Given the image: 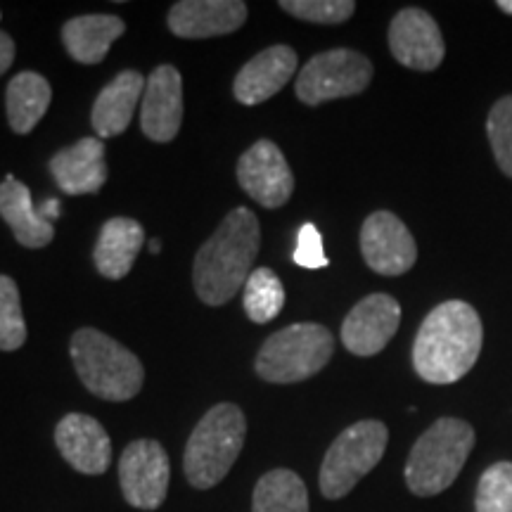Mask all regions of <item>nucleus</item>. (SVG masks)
<instances>
[{
  "label": "nucleus",
  "mask_w": 512,
  "mask_h": 512,
  "mask_svg": "<svg viewBox=\"0 0 512 512\" xmlns=\"http://www.w3.org/2000/svg\"><path fill=\"white\" fill-rule=\"evenodd\" d=\"M486 133H489L491 150L505 176L512 178V95H505L491 107L486 119Z\"/></svg>",
  "instance_id": "obj_28"
},
{
  "label": "nucleus",
  "mask_w": 512,
  "mask_h": 512,
  "mask_svg": "<svg viewBox=\"0 0 512 512\" xmlns=\"http://www.w3.org/2000/svg\"><path fill=\"white\" fill-rule=\"evenodd\" d=\"M124 31V19L117 15H83L64 24L62 43L76 62L100 64Z\"/></svg>",
  "instance_id": "obj_22"
},
{
  "label": "nucleus",
  "mask_w": 512,
  "mask_h": 512,
  "mask_svg": "<svg viewBox=\"0 0 512 512\" xmlns=\"http://www.w3.org/2000/svg\"><path fill=\"white\" fill-rule=\"evenodd\" d=\"M261 228L252 209H233L195 256L192 283L197 297L209 306L230 302L252 275L259 256Z\"/></svg>",
  "instance_id": "obj_2"
},
{
  "label": "nucleus",
  "mask_w": 512,
  "mask_h": 512,
  "mask_svg": "<svg viewBox=\"0 0 512 512\" xmlns=\"http://www.w3.org/2000/svg\"><path fill=\"white\" fill-rule=\"evenodd\" d=\"M0 216L12 228L22 247L41 249L55 238L53 223L41 211H36L27 185L12 176L0 183Z\"/></svg>",
  "instance_id": "obj_20"
},
{
  "label": "nucleus",
  "mask_w": 512,
  "mask_h": 512,
  "mask_svg": "<svg viewBox=\"0 0 512 512\" xmlns=\"http://www.w3.org/2000/svg\"><path fill=\"white\" fill-rule=\"evenodd\" d=\"M484 342L479 313L467 302L451 299L422 320L413 344V366L430 384H453L470 373Z\"/></svg>",
  "instance_id": "obj_1"
},
{
  "label": "nucleus",
  "mask_w": 512,
  "mask_h": 512,
  "mask_svg": "<svg viewBox=\"0 0 512 512\" xmlns=\"http://www.w3.org/2000/svg\"><path fill=\"white\" fill-rule=\"evenodd\" d=\"M285 290L271 268H256L245 283V311L249 320L264 325L283 311Z\"/></svg>",
  "instance_id": "obj_25"
},
{
  "label": "nucleus",
  "mask_w": 512,
  "mask_h": 512,
  "mask_svg": "<svg viewBox=\"0 0 512 512\" xmlns=\"http://www.w3.org/2000/svg\"><path fill=\"white\" fill-rule=\"evenodd\" d=\"M171 465L155 439L131 441L119 460V482L126 503L138 510H157L169 494Z\"/></svg>",
  "instance_id": "obj_9"
},
{
  "label": "nucleus",
  "mask_w": 512,
  "mask_h": 512,
  "mask_svg": "<svg viewBox=\"0 0 512 512\" xmlns=\"http://www.w3.org/2000/svg\"><path fill=\"white\" fill-rule=\"evenodd\" d=\"M247 437L245 413L235 403H219L192 430L185 446L183 470L195 489L221 484L230 467L240 458Z\"/></svg>",
  "instance_id": "obj_5"
},
{
  "label": "nucleus",
  "mask_w": 512,
  "mask_h": 512,
  "mask_svg": "<svg viewBox=\"0 0 512 512\" xmlns=\"http://www.w3.org/2000/svg\"><path fill=\"white\" fill-rule=\"evenodd\" d=\"M245 19L240 0H181L169 10V29L178 38H214L233 34Z\"/></svg>",
  "instance_id": "obj_16"
},
{
  "label": "nucleus",
  "mask_w": 512,
  "mask_h": 512,
  "mask_svg": "<svg viewBox=\"0 0 512 512\" xmlns=\"http://www.w3.org/2000/svg\"><path fill=\"white\" fill-rule=\"evenodd\" d=\"M145 245V230L138 221L117 216L102 226L93 249L95 268L110 280H121L133 268V261Z\"/></svg>",
  "instance_id": "obj_21"
},
{
  "label": "nucleus",
  "mask_w": 512,
  "mask_h": 512,
  "mask_svg": "<svg viewBox=\"0 0 512 512\" xmlns=\"http://www.w3.org/2000/svg\"><path fill=\"white\" fill-rule=\"evenodd\" d=\"M150 249H152V252H159V242L152 240V242H150Z\"/></svg>",
  "instance_id": "obj_34"
},
{
  "label": "nucleus",
  "mask_w": 512,
  "mask_h": 512,
  "mask_svg": "<svg viewBox=\"0 0 512 512\" xmlns=\"http://www.w3.org/2000/svg\"><path fill=\"white\" fill-rule=\"evenodd\" d=\"M183 121V79L176 67L162 64L147 76L140 128L155 143H171Z\"/></svg>",
  "instance_id": "obj_14"
},
{
  "label": "nucleus",
  "mask_w": 512,
  "mask_h": 512,
  "mask_svg": "<svg viewBox=\"0 0 512 512\" xmlns=\"http://www.w3.org/2000/svg\"><path fill=\"white\" fill-rule=\"evenodd\" d=\"M50 100H53V88L50 83L36 72H22L8 83L5 93V107H8L10 128L19 136L31 133L43 114L48 112Z\"/></svg>",
  "instance_id": "obj_23"
},
{
  "label": "nucleus",
  "mask_w": 512,
  "mask_h": 512,
  "mask_svg": "<svg viewBox=\"0 0 512 512\" xmlns=\"http://www.w3.org/2000/svg\"><path fill=\"white\" fill-rule=\"evenodd\" d=\"M498 10H503L505 15H512V0H498Z\"/></svg>",
  "instance_id": "obj_33"
},
{
  "label": "nucleus",
  "mask_w": 512,
  "mask_h": 512,
  "mask_svg": "<svg viewBox=\"0 0 512 512\" xmlns=\"http://www.w3.org/2000/svg\"><path fill=\"white\" fill-rule=\"evenodd\" d=\"M55 444L62 458L83 475H102L112 463L110 434L91 415H64L55 427Z\"/></svg>",
  "instance_id": "obj_15"
},
{
  "label": "nucleus",
  "mask_w": 512,
  "mask_h": 512,
  "mask_svg": "<svg viewBox=\"0 0 512 512\" xmlns=\"http://www.w3.org/2000/svg\"><path fill=\"white\" fill-rule=\"evenodd\" d=\"M252 512H309L304 479L285 467L266 472L254 486Z\"/></svg>",
  "instance_id": "obj_24"
},
{
  "label": "nucleus",
  "mask_w": 512,
  "mask_h": 512,
  "mask_svg": "<svg viewBox=\"0 0 512 512\" xmlns=\"http://www.w3.org/2000/svg\"><path fill=\"white\" fill-rule=\"evenodd\" d=\"M41 214L46 216L48 221H50V219H57V216H60V204H57V200H50V202H46V204H43Z\"/></svg>",
  "instance_id": "obj_32"
},
{
  "label": "nucleus",
  "mask_w": 512,
  "mask_h": 512,
  "mask_svg": "<svg viewBox=\"0 0 512 512\" xmlns=\"http://www.w3.org/2000/svg\"><path fill=\"white\" fill-rule=\"evenodd\" d=\"M69 351L83 387L102 401H128L143 387L145 370L140 358L105 332L76 330Z\"/></svg>",
  "instance_id": "obj_4"
},
{
  "label": "nucleus",
  "mask_w": 512,
  "mask_h": 512,
  "mask_svg": "<svg viewBox=\"0 0 512 512\" xmlns=\"http://www.w3.org/2000/svg\"><path fill=\"white\" fill-rule=\"evenodd\" d=\"M294 264L316 271V268H325L330 264L328 256L323 249V238L320 230L313 223H306L297 235V249H294Z\"/></svg>",
  "instance_id": "obj_30"
},
{
  "label": "nucleus",
  "mask_w": 512,
  "mask_h": 512,
  "mask_svg": "<svg viewBox=\"0 0 512 512\" xmlns=\"http://www.w3.org/2000/svg\"><path fill=\"white\" fill-rule=\"evenodd\" d=\"M389 48L396 62L415 72H434L444 62L446 46L430 12L406 8L389 24Z\"/></svg>",
  "instance_id": "obj_12"
},
{
  "label": "nucleus",
  "mask_w": 512,
  "mask_h": 512,
  "mask_svg": "<svg viewBox=\"0 0 512 512\" xmlns=\"http://www.w3.org/2000/svg\"><path fill=\"white\" fill-rule=\"evenodd\" d=\"M373 81V62L349 48H335L311 57L297 76V98L304 105H323L328 100L363 93Z\"/></svg>",
  "instance_id": "obj_8"
},
{
  "label": "nucleus",
  "mask_w": 512,
  "mask_h": 512,
  "mask_svg": "<svg viewBox=\"0 0 512 512\" xmlns=\"http://www.w3.org/2000/svg\"><path fill=\"white\" fill-rule=\"evenodd\" d=\"M389 430L380 420H361L347 427L325 453L318 486L328 501H339L373 472L387 451Z\"/></svg>",
  "instance_id": "obj_7"
},
{
  "label": "nucleus",
  "mask_w": 512,
  "mask_h": 512,
  "mask_svg": "<svg viewBox=\"0 0 512 512\" xmlns=\"http://www.w3.org/2000/svg\"><path fill=\"white\" fill-rule=\"evenodd\" d=\"M401 323V306L389 294H368L342 323V344L354 356H375L392 342Z\"/></svg>",
  "instance_id": "obj_13"
},
{
  "label": "nucleus",
  "mask_w": 512,
  "mask_h": 512,
  "mask_svg": "<svg viewBox=\"0 0 512 512\" xmlns=\"http://www.w3.org/2000/svg\"><path fill=\"white\" fill-rule=\"evenodd\" d=\"M335 337L316 323H297L275 332L256 356V373L273 384L304 382L330 363Z\"/></svg>",
  "instance_id": "obj_6"
},
{
  "label": "nucleus",
  "mask_w": 512,
  "mask_h": 512,
  "mask_svg": "<svg viewBox=\"0 0 512 512\" xmlns=\"http://www.w3.org/2000/svg\"><path fill=\"white\" fill-rule=\"evenodd\" d=\"M238 181L242 190L266 209L283 207L294 192L290 164L283 150L271 140H259L240 157Z\"/></svg>",
  "instance_id": "obj_11"
},
{
  "label": "nucleus",
  "mask_w": 512,
  "mask_h": 512,
  "mask_svg": "<svg viewBox=\"0 0 512 512\" xmlns=\"http://www.w3.org/2000/svg\"><path fill=\"white\" fill-rule=\"evenodd\" d=\"M27 339L19 287L8 275H0V351H17Z\"/></svg>",
  "instance_id": "obj_26"
},
{
  "label": "nucleus",
  "mask_w": 512,
  "mask_h": 512,
  "mask_svg": "<svg viewBox=\"0 0 512 512\" xmlns=\"http://www.w3.org/2000/svg\"><path fill=\"white\" fill-rule=\"evenodd\" d=\"M280 8L311 24H342L354 17V0H283Z\"/></svg>",
  "instance_id": "obj_29"
},
{
  "label": "nucleus",
  "mask_w": 512,
  "mask_h": 512,
  "mask_svg": "<svg viewBox=\"0 0 512 512\" xmlns=\"http://www.w3.org/2000/svg\"><path fill=\"white\" fill-rule=\"evenodd\" d=\"M145 76L136 69H126L102 88L93 105V128L98 138H114L131 124L140 98L145 93Z\"/></svg>",
  "instance_id": "obj_19"
},
{
  "label": "nucleus",
  "mask_w": 512,
  "mask_h": 512,
  "mask_svg": "<svg viewBox=\"0 0 512 512\" xmlns=\"http://www.w3.org/2000/svg\"><path fill=\"white\" fill-rule=\"evenodd\" d=\"M12 60H15V41L5 31H0V74L8 72Z\"/></svg>",
  "instance_id": "obj_31"
},
{
  "label": "nucleus",
  "mask_w": 512,
  "mask_h": 512,
  "mask_svg": "<svg viewBox=\"0 0 512 512\" xmlns=\"http://www.w3.org/2000/svg\"><path fill=\"white\" fill-rule=\"evenodd\" d=\"M361 252L370 271L403 275L418 261V245L411 230L392 211H375L361 228Z\"/></svg>",
  "instance_id": "obj_10"
},
{
  "label": "nucleus",
  "mask_w": 512,
  "mask_h": 512,
  "mask_svg": "<svg viewBox=\"0 0 512 512\" xmlns=\"http://www.w3.org/2000/svg\"><path fill=\"white\" fill-rule=\"evenodd\" d=\"M297 72V53L290 46H271L252 57L235 76L233 93L240 105H259L280 93Z\"/></svg>",
  "instance_id": "obj_17"
},
{
  "label": "nucleus",
  "mask_w": 512,
  "mask_h": 512,
  "mask_svg": "<svg viewBox=\"0 0 512 512\" xmlns=\"http://www.w3.org/2000/svg\"><path fill=\"white\" fill-rule=\"evenodd\" d=\"M475 448V430L460 418H439L415 441L406 463V486L420 498L437 496L456 482Z\"/></svg>",
  "instance_id": "obj_3"
},
{
  "label": "nucleus",
  "mask_w": 512,
  "mask_h": 512,
  "mask_svg": "<svg viewBox=\"0 0 512 512\" xmlns=\"http://www.w3.org/2000/svg\"><path fill=\"white\" fill-rule=\"evenodd\" d=\"M475 512H512V463L501 460L479 477Z\"/></svg>",
  "instance_id": "obj_27"
},
{
  "label": "nucleus",
  "mask_w": 512,
  "mask_h": 512,
  "mask_svg": "<svg viewBox=\"0 0 512 512\" xmlns=\"http://www.w3.org/2000/svg\"><path fill=\"white\" fill-rule=\"evenodd\" d=\"M50 174L67 195H93L107 181L105 143L100 138H81L50 159Z\"/></svg>",
  "instance_id": "obj_18"
}]
</instances>
